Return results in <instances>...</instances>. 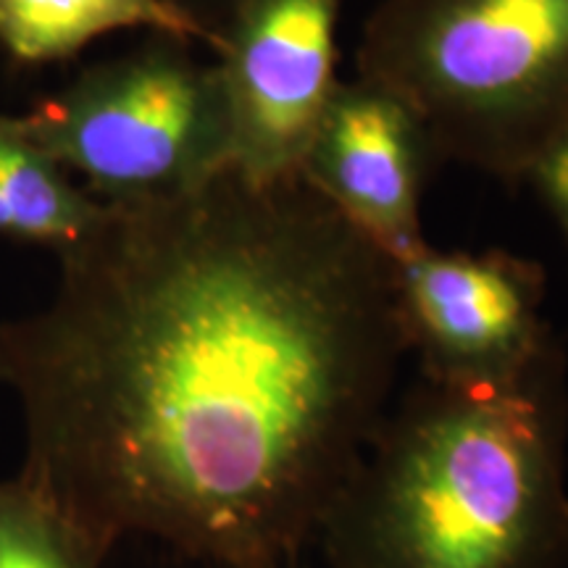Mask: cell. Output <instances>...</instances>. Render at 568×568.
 <instances>
[{
  "label": "cell",
  "mask_w": 568,
  "mask_h": 568,
  "mask_svg": "<svg viewBox=\"0 0 568 568\" xmlns=\"http://www.w3.org/2000/svg\"><path fill=\"white\" fill-rule=\"evenodd\" d=\"M55 255L51 303L0 324L19 477L111 548L308 556L397 395L393 261L301 174L234 166Z\"/></svg>",
  "instance_id": "obj_1"
},
{
  "label": "cell",
  "mask_w": 568,
  "mask_h": 568,
  "mask_svg": "<svg viewBox=\"0 0 568 568\" xmlns=\"http://www.w3.org/2000/svg\"><path fill=\"white\" fill-rule=\"evenodd\" d=\"M566 426L556 343L508 379L416 374L318 527L322 568H564Z\"/></svg>",
  "instance_id": "obj_2"
},
{
  "label": "cell",
  "mask_w": 568,
  "mask_h": 568,
  "mask_svg": "<svg viewBox=\"0 0 568 568\" xmlns=\"http://www.w3.org/2000/svg\"><path fill=\"white\" fill-rule=\"evenodd\" d=\"M355 69L435 159L518 180L568 138V0H379Z\"/></svg>",
  "instance_id": "obj_3"
},
{
  "label": "cell",
  "mask_w": 568,
  "mask_h": 568,
  "mask_svg": "<svg viewBox=\"0 0 568 568\" xmlns=\"http://www.w3.org/2000/svg\"><path fill=\"white\" fill-rule=\"evenodd\" d=\"M19 122L105 205L180 197L232 166L216 63L172 34L151 32L124 55L92 63Z\"/></svg>",
  "instance_id": "obj_4"
},
{
  "label": "cell",
  "mask_w": 568,
  "mask_h": 568,
  "mask_svg": "<svg viewBox=\"0 0 568 568\" xmlns=\"http://www.w3.org/2000/svg\"><path fill=\"white\" fill-rule=\"evenodd\" d=\"M343 0H243L219 32L216 69L232 130V166L253 180L301 174L337 88Z\"/></svg>",
  "instance_id": "obj_5"
},
{
  "label": "cell",
  "mask_w": 568,
  "mask_h": 568,
  "mask_svg": "<svg viewBox=\"0 0 568 568\" xmlns=\"http://www.w3.org/2000/svg\"><path fill=\"white\" fill-rule=\"evenodd\" d=\"M397 316L418 374L443 382L508 379L552 345L539 318L542 274L503 251H422L393 264Z\"/></svg>",
  "instance_id": "obj_6"
},
{
  "label": "cell",
  "mask_w": 568,
  "mask_h": 568,
  "mask_svg": "<svg viewBox=\"0 0 568 568\" xmlns=\"http://www.w3.org/2000/svg\"><path fill=\"white\" fill-rule=\"evenodd\" d=\"M432 159L414 113L355 77L332 92L301 176L397 264L426 245L418 205Z\"/></svg>",
  "instance_id": "obj_7"
},
{
  "label": "cell",
  "mask_w": 568,
  "mask_h": 568,
  "mask_svg": "<svg viewBox=\"0 0 568 568\" xmlns=\"http://www.w3.org/2000/svg\"><path fill=\"white\" fill-rule=\"evenodd\" d=\"M105 203L74 182L19 116H0V237L61 253L101 222Z\"/></svg>",
  "instance_id": "obj_8"
},
{
  "label": "cell",
  "mask_w": 568,
  "mask_h": 568,
  "mask_svg": "<svg viewBox=\"0 0 568 568\" xmlns=\"http://www.w3.org/2000/svg\"><path fill=\"white\" fill-rule=\"evenodd\" d=\"M116 30L209 45L201 27L166 0H0V45L19 63L69 61Z\"/></svg>",
  "instance_id": "obj_9"
},
{
  "label": "cell",
  "mask_w": 568,
  "mask_h": 568,
  "mask_svg": "<svg viewBox=\"0 0 568 568\" xmlns=\"http://www.w3.org/2000/svg\"><path fill=\"white\" fill-rule=\"evenodd\" d=\"M98 539L24 479H0V568H103Z\"/></svg>",
  "instance_id": "obj_10"
},
{
  "label": "cell",
  "mask_w": 568,
  "mask_h": 568,
  "mask_svg": "<svg viewBox=\"0 0 568 568\" xmlns=\"http://www.w3.org/2000/svg\"><path fill=\"white\" fill-rule=\"evenodd\" d=\"M568 234V138L531 172Z\"/></svg>",
  "instance_id": "obj_11"
},
{
  "label": "cell",
  "mask_w": 568,
  "mask_h": 568,
  "mask_svg": "<svg viewBox=\"0 0 568 568\" xmlns=\"http://www.w3.org/2000/svg\"><path fill=\"white\" fill-rule=\"evenodd\" d=\"M174 9H180L184 17L193 19L201 27L205 38H209V48H216L219 32L224 30L226 21L232 19V13L240 9L243 0H166Z\"/></svg>",
  "instance_id": "obj_12"
},
{
  "label": "cell",
  "mask_w": 568,
  "mask_h": 568,
  "mask_svg": "<svg viewBox=\"0 0 568 568\" xmlns=\"http://www.w3.org/2000/svg\"><path fill=\"white\" fill-rule=\"evenodd\" d=\"M268 568H314V566L308 564V556H305V558L287 560V564H276V566H268Z\"/></svg>",
  "instance_id": "obj_13"
}]
</instances>
